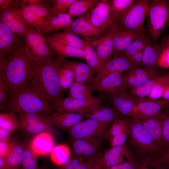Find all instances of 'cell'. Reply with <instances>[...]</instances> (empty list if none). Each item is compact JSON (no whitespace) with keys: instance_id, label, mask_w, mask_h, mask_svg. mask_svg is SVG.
<instances>
[{"instance_id":"1","label":"cell","mask_w":169,"mask_h":169,"mask_svg":"<svg viewBox=\"0 0 169 169\" xmlns=\"http://www.w3.org/2000/svg\"><path fill=\"white\" fill-rule=\"evenodd\" d=\"M0 66V79L6 84L9 97L30 83L33 76L32 60L25 50L23 38Z\"/></svg>"},{"instance_id":"2","label":"cell","mask_w":169,"mask_h":169,"mask_svg":"<svg viewBox=\"0 0 169 169\" xmlns=\"http://www.w3.org/2000/svg\"><path fill=\"white\" fill-rule=\"evenodd\" d=\"M125 145L133 159L141 163L159 162L165 150L159 146L138 118L129 119Z\"/></svg>"},{"instance_id":"3","label":"cell","mask_w":169,"mask_h":169,"mask_svg":"<svg viewBox=\"0 0 169 169\" xmlns=\"http://www.w3.org/2000/svg\"><path fill=\"white\" fill-rule=\"evenodd\" d=\"M65 60L58 56L55 58L32 60L33 76L30 83L51 104L63 97L64 93L60 85L58 71Z\"/></svg>"},{"instance_id":"4","label":"cell","mask_w":169,"mask_h":169,"mask_svg":"<svg viewBox=\"0 0 169 169\" xmlns=\"http://www.w3.org/2000/svg\"><path fill=\"white\" fill-rule=\"evenodd\" d=\"M0 109L3 112L33 113L46 116L53 114L54 111L47 99L30 83L0 105Z\"/></svg>"},{"instance_id":"5","label":"cell","mask_w":169,"mask_h":169,"mask_svg":"<svg viewBox=\"0 0 169 169\" xmlns=\"http://www.w3.org/2000/svg\"><path fill=\"white\" fill-rule=\"evenodd\" d=\"M148 31L150 37L157 41L164 30L169 26V1L153 0L149 4Z\"/></svg>"},{"instance_id":"6","label":"cell","mask_w":169,"mask_h":169,"mask_svg":"<svg viewBox=\"0 0 169 169\" xmlns=\"http://www.w3.org/2000/svg\"><path fill=\"white\" fill-rule=\"evenodd\" d=\"M149 6L148 0H136L120 14L117 23L127 30L145 33L143 26Z\"/></svg>"},{"instance_id":"7","label":"cell","mask_w":169,"mask_h":169,"mask_svg":"<svg viewBox=\"0 0 169 169\" xmlns=\"http://www.w3.org/2000/svg\"><path fill=\"white\" fill-rule=\"evenodd\" d=\"M23 38L25 50L32 60L53 58L56 54L40 31L29 28Z\"/></svg>"},{"instance_id":"8","label":"cell","mask_w":169,"mask_h":169,"mask_svg":"<svg viewBox=\"0 0 169 169\" xmlns=\"http://www.w3.org/2000/svg\"><path fill=\"white\" fill-rule=\"evenodd\" d=\"M110 124L87 118L80 121L68 130L72 140L83 138L104 139L106 138Z\"/></svg>"},{"instance_id":"9","label":"cell","mask_w":169,"mask_h":169,"mask_svg":"<svg viewBox=\"0 0 169 169\" xmlns=\"http://www.w3.org/2000/svg\"><path fill=\"white\" fill-rule=\"evenodd\" d=\"M100 96L94 97L89 100H82L73 98L57 99L51 103L52 108L55 112H66L84 114L88 113L102 100Z\"/></svg>"},{"instance_id":"10","label":"cell","mask_w":169,"mask_h":169,"mask_svg":"<svg viewBox=\"0 0 169 169\" xmlns=\"http://www.w3.org/2000/svg\"><path fill=\"white\" fill-rule=\"evenodd\" d=\"M93 26L108 31L113 24L111 0H100L83 16Z\"/></svg>"},{"instance_id":"11","label":"cell","mask_w":169,"mask_h":169,"mask_svg":"<svg viewBox=\"0 0 169 169\" xmlns=\"http://www.w3.org/2000/svg\"><path fill=\"white\" fill-rule=\"evenodd\" d=\"M101 138H83L72 140V149L74 157L83 161H98L102 153L100 152Z\"/></svg>"},{"instance_id":"12","label":"cell","mask_w":169,"mask_h":169,"mask_svg":"<svg viewBox=\"0 0 169 169\" xmlns=\"http://www.w3.org/2000/svg\"><path fill=\"white\" fill-rule=\"evenodd\" d=\"M12 1L8 8L0 10V21L14 33L23 38L29 28L20 14L18 1Z\"/></svg>"},{"instance_id":"13","label":"cell","mask_w":169,"mask_h":169,"mask_svg":"<svg viewBox=\"0 0 169 169\" xmlns=\"http://www.w3.org/2000/svg\"><path fill=\"white\" fill-rule=\"evenodd\" d=\"M123 73H114L106 76L98 83L88 84L92 92L98 91L108 95L126 93L122 78Z\"/></svg>"},{"instance_id":"14","label":"cell","mask_w":169,"mask_h":169,"mask_svg":"<svg viewBox=\"0 0 169 169\" xmlns=\"http://www.w3.org/2000/svg\"><path fill=\"white\" fill-rule=\"evenodd\" d=\"M18 114L20 129L27 133L37 135L44 132L51 134L56 133L53 126L48 125L43 120L40 115L33 113H23Z\"/></svg>"},{"instance_id":"15","label":"cell","mask_w":169,"mask_h":169,"mask_svg":"<svg viewBox=\"0 0 169 169\" xmlns=\"http://www.w3.org/2000/svg\"><path fill=\"white\" fill-rule=\"evenodd\" d=\"M119 27L117 23H113L106 33L90 43L100 59L103 67L112 58L113 38Z\"/></svg>"},{"instance_id":"16","label":"cell","mask_w":169,"mask_h":169,"mask_svg":"<svg viewBox=\"0 0 169 169\" xmlns=\"http://www.w3.org/2000/svg\"><path fill=\"white\" fill-rule=\"evenodd\" d=\"M134 160L126 145L111 147L102 153L98 162L101 167L116 166Z\"/></svg>"},{"instance_id":"17","label":"cell","mask_w":169,"mask_h":169,"mask_svg":"<svg viewBox=\"0 0 169 169\" xmlns=\"http://www.w3.org/2000/svg\"><path fill=\"white\" fill-rule=\"evenodd\" d=\"M121 53L112 57L96 74L91 84L98 82L106 76L114 73H123L136 67Z\"/></svg>"},{"instance_id":"18","label":"cell","mask_w":169,"mask_h":169,"mask_svg":"<svg viewBox=\"0 0 169 169\" xmlns=\"http://www.w3.org/2000/svg\"><path fill=\"white\" fill-rule=\"evenodd\" d=\"M48 125L69 130L85 117V114L66 112H55L49 116L40 115Z\"/></svg>"},{"instance_id":"19","label":"cell","mask_w":169,"mask_h":169,"mask_svg":"<svg viewBox=\"0 0 169 169\" xmlns=\"http://www.w3.org/2000/svg\"><path fill=\"white\" fill-rule=\"evenodd\" d=\"M129 131V119L126 117L113 121L109 127L106 137L111 147L125 145Z\"/></svg>"},{"instance_id":"20","label":"cell","mask_w":169,"mask_h":169,"mask_svg":"<svg viewBox=\"0 0 169 169\" xmlns=\"http://www.w3.org/2000/svg\"><path fill=\"white\" fill-rule=\"evenodd\" d=\"M23 38L14 33L0 21V65L6 61Z\"/></svg>"},{"instance_id":"21","label":"cell","mask_w":169,"mask_h":169,"mask_svg":"<svg viewBox=\"0 0 169 169\" xmlns=\"http://www.w3.org/2000/svg\"><path fill=\"white\" fill-rule=\"evenodd\" d=\"M70 29L82 37L86 41L91 42L99 38L108 31L96 28L87 22L82 16L73 20Z\"/></svg>"},{"instance_id":"22","label":"cell","mask_w":169,"mask_h":169,"mask_svg":"<svg viewBox=\"0 0 169 169\" xmlns=\"http://www.w3.org/2000/svg\"><path fill=\"white\" fill-rule=\"evenodd\" d=\"M168 105L169 102L163 100L140 101L137 102L131 118L141 119L156 115Z\"/></svg>"},{"instance_id":"23","label":"cell","mask_w":169,"mask_h":169,"mask_svg":"<svg viewBox=\"0 0 169 169\" xmlns=\"http://www.w3.org/2000/svg\"><path fill=\"white\" fill-rule=\"evenodd\" d=\"M163 115L161 112L156 115L139 119L156 143L165 150L162 132Z\"/></svg>"},{"instance_id":"24","label":"cell","mask_w":169,"mask_h":169,"mask_svg":"<svg viewBox=\"0 0 169 169\" xmlns=\"http://www.w3.org/2000/svg\"><path fill=\"white\" fill-rule=\"evenodd\" d=\"M145 34L127 30L119 26L113 38L112 57L125 50L133 42Z\"/></svg>"},{"instance_id":"25","label":"cell","mask_w":169,"mask_h":169,"mask_svg":"<svg viewBox=\"0 0 169 169\" xmlns=\"http://www.w3.org/2000/svg\"><path fill=\"white\" fill-rule=\"evenodd\" d=\"M73 21L68 13L49 14L43 22L41 29L42 33H48L63 29H69Z\"/></svg>"},{"instance_id":"26","label":"cell","mask_w":169,"mask_h":169,"mask_svg":"<svg viewBox=\"0 0 169 169\" xmlns=\"http://www.w3.org/2000/svg\"><path fill=\"white\" fill-rule=\"evenodd\" d=\"M85 117L99 121L111 123L115 120L124 116L114 108L98 104L89 112L84 114Z\"/></svg>"},{"instance_id":"27","label":"cell","mask_w":169,"mask_h":169,"mask_svg":"<svg viewBox=\"0 0 169 169\" xmlns=\"http://www.w3.org/2000/svg\"><path fill=\"white\" fill-rule=\"evenodd\" d=\"M114 108L123 116L132 117L136 102L126 93L108 95Z\"/></svg>"},{"instance_id":"28","label":"cell","mask_w":169,"mask_h":169,"mask_svg":"<svg viewBox=\"0 0 169 169\" xmlns=\"http://www.w3.org/2000/svg\"><path fill=\"white\" fill-rule=\"evenodd\" d=\"M44 36L58 57L64 59L74 57L83 59L85 52L83 49L75 48L57 41L51 36L47 34Z\"/></svg>"},{"instance_id":"29","label":"cell","mask_w":169,"mask_h":169,"mask_svg":"<svg viewBox=\"0 0 169 169\" xmlns=\"http://www.w3.org/2000/svg\"><path fill=\"white\" fill-rule=\"evenodd\" d=\"M51 134L44 132L36 135L30 145L32 150L37 155L44 156L50 153L54 146Z\"/></svg>"},{"instance_id":"30","label":"cell","mask_w":169,"mask_h":169,"mask_svg":"<svg viewBox=\"0 0 169 169\" xmlns=\"http://www.w3.org/2000/svg\"><path fill=\"white\" fill-rule=\"evenodd\" d=\"M54 39L71 47L83 49L86 45L90 44L79 38L69 29L64 30L62 32H56L51 36Z\"/></svg>"},{"instance_id":"31","label":"cell","mask_w":169,"mask_h":169,"mask_svg":"<svg viewBox=\"0 0 169 169\" xmlns=\"http://www.w3.org/2000/svg\"><path fill=\"white\" fill-rule=\"evenodd\" d=\"M74 73L75 81L82 84H90L96 73L86 63L70 61Z\"/></svg>"},{"instance_id":"32","label":"cell","mask_w":169,"mask_h":169,"mask_svg":"<svg viewBox=\"0 0 169 169\" xmlns=\"http://www.w3.org/2000/svg\"><path fill=\"white\" fill-rule=\"evenodd\" d=\"M161 51L160 44L157 42L147 45L142 52V66L151 69L158 64V59Z\"/></svg>"},{"instance_id":"33","label":"cell","mask_w":169,"mask_h":169,"mask_svg":"<svg viewBox=\"0 0 169 169\" xmlns=\"http://www.w3.org/2000/svg\"><path fill=\"white\" fill-rule=\"evenodd\" d=\"M58 74L61 87L64 93L75 82L74 70L70 61L65 60L58 70Z\"/></svg>"},{"instance_id":"34","label":"cell","mask_w":169,"mask_h":169,"mask_svg":"<svg viewBox=\"0 0 169 169\" xmlns=\"http://www.w3.org/2000/svg\"><path fill=\"white\" fill-rule=\"evenodd\" d=\"M25 145L16 141L10 154L5 157L6 169H19L22 165Z\"/></svg>"},{"instance_id":"35","label":"cell","mask_w":169,"mask_h":169,"mask_svg":"<svg viewBox=\"0 0 169 169\" xmlns=\"http://www.w3.org/2000/svg\"><path fill=\"white\" fill-rule=\"evenodd\" d=\"M88 84L75 82L69 88L67 97L82 100H89L94 98Z\"/></svg>"},{"instance_id":"36","label":"cell","mask_w":169,"mask_h":169,"mask_svg":"<svg viewBox=\"0 0 169 169\" xmlns=\"http://www.w3.org/2000/svg\"><path fill=\"white\" fill-rule=\"evenodd\" d=\"M99 0H77L69 8L68 14L72 18L82 16L90 10Z\"/></svg>"},{"instance_id":"37","label":"cell","mask_w":169,"mask_h":169,"mask_svg":"<svg viewBox=\"0 0 169 169\" xmlns=\"http://www.w3.org/2000/svg\"><path fill=\"white\" fill-rule=\"evenodd\" d=\"M51 160L56 164L61 166L66 164L70 159V151L64 144L54 146L50 153Z\"/></svg>"},{"instance_id":"38","label":"cell","mask_w":169,"mask_h":169,"mask_svg":"<svg viewBox=\"0 0 169 169\" xmlns=\"http://www.w3.org/2000/svg\"><path fill=\"white\" fill-rule=\"evenodd\" d=\"M0 128L6 129L11 133L16 129L20 128L18 114L2 112L0 114Z\"/></svg>"},{"instance_id":"39","label":"cell","mask_w":169,"mask_h":169,"mask_svg":"<svg viewBox=\"0 0 169 169\" xmlns=\"http://www.w3.org/2000/svg\"><path fill=\"white\" fill-rule=\"evenodd\" d=\"M83 49L85 52L83 59L96 74H97L103 66L96 51L91 44L86 45Z\"/></svg>"},{"instance_id":"40","label":"cell","mask_w":169,"mask_h":169,"mask_svg":"<svg viewBox=\"0 0 169 169\" xmlns=\"http://www.w3.org/2000/svg\"><path fill=\"white\" fill-rule=\"evenodd\" d=\"M32 5L33 9V27L36 30L41 32L42 23L49 15L50 8H49L44 3L42 2Z\"/></svg>"},{"instance_id":"41","label":"cell","mask_w":169,"mask_h":169,"mask_svg":"<svg viewBox=\"0 0 169 169\" xmlns=\"http://www.w3.org/2000/svg\"><path fill=\"white\" fill-rule=\"evenodd\" d=\"M169 84V74L159 75L158 79L148 96L151 100L162 98L164 90Z\"/></svg>"},{"instance_id":"42","label":"cell","mask_w":169,"mask_h":169,"mask_svg":"<svg viewBox=\"0 0 169 169\" xmlns=\"http://www.w3.org/2000/svg\"><path fill=\"white\" fill-rule=\"evenodd\" d=\"M150 37L145 34L142 37L133 42L125 50L120 53L127 58L137 53L143 51L147 45L151 43Z\"/></svg>"},{"instance_id":"43","label":"cell","mask_w":169,"mask_h":169,"mask_svg":"<svg viewBox=\"0 0 169 169\" xmlns=\"http://www.w3.org/2000/svg\"><path fill=\"white\" fill-rule=\"evenodd\" d=\"M37 156L31 148L30 145H25L22 166L19 169H37L38 167Z\"/></svg>"},{"instance_id":"44","label":"cell","mask_w":169,"mask_h":169,"mask_svg":"<svg viewBox=\"0 0 169 169\" xmlns=\"http://www.w3.org/2000/svg\"><path fill=\"white\" fill-rule=\"evenodd\" d=\"M136 0H112L111 8L113 23H116L120 14L129 8Z\"/></svg>"},{"instance_id":"45","label":"cell","mask_w":169,"mask_h":169,"mask_svg":"<svg viewBox=\"0 0 169 169\" xmlns=\"http://www.w3.org/2000/svg\"><path fill=\"white\" fill-rule=\"evenodd\" d=\"M159 75L157 74L141 86L131 89L130 94L132 95L141 98L148 97L151 89L158 79Z\"/></svg>"},{"instance_id":"46","label":"cell","mask_w":169,"mask_h":169,"mask_svg":"<svg viewBox=\"0 0 169 169\" xmlns=\"http://www.w3.org/2000/svg\"><path fill=\"white\" fill-rule=\"evenodd\" d=\"M77 0H53V6L49 8V13L52 16L59 13H68L70 6Z\"/></svg>"},{"instance_id":"47","label":"cell","mask_w":169,"mask_h":169,"mask_svg":"<svg viewBox=\"0 0 169 169\" xmlns=\"http://www.w3.org/2000/svg\"><path fill=\"white\" fill-rule=\"evenodd\" d=\"M124 84L127 89L136 88L145 84L153 78L147 76L139 77L122 74Z\"/></svg>"},{"instance_id":"48","label":"cell","mask_w":169,"mask_h":169,"mask_svg":"<svg viewBox=\"0 0 169 169\" xmlns=\"http://www.w3.org/2000/svg\"><path fill=\"white\" fill-rule=\"evenodd\" d=\"M125 74L130 76L139 77L147 76L153 78L157 74L156 72L151 69L136 67L128 71Z\"/></svg>"},{"instance_id":"49","label":"cell","mask_w":169,"mask_h":169,"mask_svg":"<svg viewBox=\"0 0 169 169\" xmlns=\"http://www.w3.org/2000/svg\"><path fill=\"white\" fill-rule=\"evenodd\" d=\"M162 132L164 144L167 148L169 147V114L164 113Z\"/></svg>"},{"instance_id":"50","label":"cell","mask_w":169,"mask_h":169,"mask_svg":"<svg viewBox=\"0 0 169 169\" xmlns=\"http://www.w3.org/2000/svg\"><path fill=\"white\" fill-rule=\"evenodd\" d=\"M16 141L11 139L7 141H0V157L8 156L13 150Z\"/></svg>"},{"instance_id":"51","label":"cell","mask_w":169,"mask_h":169,"mask_svg":"<svg viewBox=\"0 0 169 169\" xmlns=\"http://www.w3.org/2000/svg\"><path fill=\"white\" fill-rule=\"evenodd\" d=\"M141 163L134 160L112 167H101V169H141Z\"/></svg>"},{"instance_id":"52","label":"cell","mask_w":169,"mask_h":169,"mask_svg":"<svg viewBox=\"0 0 169 169\" xmlns=\"http://www.w3.org/2000/svg\"><path fill=\"white\" fill-rule=\"evenodd\" d=\"M158 65L163 69L169 68V49H164L161 51L159 56Z\"/></svg>"},{"instance_id":"53","label":"cell","mask_w":169,"mask_h":169,"mask_svg":"<svg viewBox=\"0 0 169 169\" xmlns=\"http://www.w3.org/2000/svg\"><path fill=\"white\" fill-rule=\"evenodd\" d=\"M9 96L7 86L5 83L0 79V104L2 105L6 102Z\"/></svg>"},{"instance_id":"54","label":"cell","mask_w":169,"mask_h":169,"mask_svg":"<svg viewBox=\"0 0 169 169\" xmlns=\"http://www.w3.org/2000/svg\"><path fill=\"white\" fill-rule=\"evenodd\" d=\"M83 161L79 158L74 157L65 165L60 166L58 169H76Z\"/></svg>"},{"instance_id":"55","label":"cell","mask_w":169,"mask_h":169,"mask_svg":"<svg viewBox=\"0 0 169 169\" xmlns=\"http://www.w3.org/2000/svg\"><path fill=\"white\" fill-rule=\"evenodd\" d=\"M141 169H166L160 162L141 163Z\"/></svg>"},{"instance_id":"56","label":"cell","mask_w":169,"mask_h":169,"mask_svg":"<svg viewBox=\"0 0 169 169\" xmlns=\"http://www.w3.org/2000/svg\"><path fill=\"white\" fill-rule=\"evenodd\" d=\"M160 162L166 169H169V147L165 150Z\"/></svg>"},{"instance_id":"57","label":"cell","mask_w":169,"mask_h":169,"mask_svg":"<svg viewBox=\"0 0 169 169\" xmlns=\"http://www.w3.org/2000/svg\"><path fill=\"white\" fill-rule=\"evenodd\" d=\"M97 162V161L91 160L83 161L76 169H91Z\"/></svg>"},{"instance_id":"58","label":"cell","mask_w":169,"mask_h":169,"mask_svg":"<svg viewBox=\"0 0 169 169\" xmlns=\"http://www.w3.org/2000/svg\"><path fill=\"white\" fill-rule=\"evenodd\" d=\"M11 133L8 131L0 128V141H7L11 140L10 137Z\"/></svg>"},{"instance_id":"59","label":"cell","mask_w":169,"mask_h":169,"mask_svg":"<svg viewBox=\"0 0 169 169\" xmlns=\"http://www.w3.org/2000/svg\"><path fill=\"white\" fill-rule=\"evenodd\" d=\"M159 44L161 51L166 49H169V34L164 35L163 36Z\"/></svg>"},{"instance_id":"60","label":"cell","mask_w":169,"mask_h":169,"mask_svg":"<svg viewBox=\"0 0 169 169\" xmlns=\"http://www.w3.org/2000/svg\"><path fill=\"white\" fill-rule=\"evenodd\" d=\"M12 1L9 0H0V10L8 8Z\"/></svg>"},{"instance_id":"61","label":"cell","mask_w":169,"mask_h":169,"mask_svg":"<svg viewBox=\"0 0 169 169\" xmlns=\"http://www.w3.org/2000/svg\"><path fill=\"white\" fill-rule=\"evenodd\" d=\"M162 98L163 100L169 102V84L166 88Z\"/></svg>"},{"instance_id":"62","label":"cell","mask_w":169,"mask_h":169,"mask_svg":"<svg viewBox=\"0 0 169 169\" xmlns=\"http://www.w3.org/2000/svg\"><path fill=\"white\" fill-rule=\"evenodd\" d=\"M6 166L5 157H0V169H6Z\"/></svg>"},{"instance_id":"63","label":"cell","mask_w":169,"mask_h":169,"mask_svg":"<svg viewBox=\"0 0 169 169\" xmlns=\"http://www.w3.org/2000/svg\"><path fill=\"white\" fill-rule=\"evenodd\" d=\"M91 169H101V167L97 161Z\"/></svg>"},{"instance_id":"64","label":"cell","mask_w":169,"mask_h":169,"mask_svg":"<svg viewBox=\"0 0 169 169\" xmlns=\"http://www.w3.org/2000/svg\"><path fill=\"white\" fill-rule=\"evenodd\" d=\"M37 169H42L41 168H38Z\"/></svg>"}]
</instances>
